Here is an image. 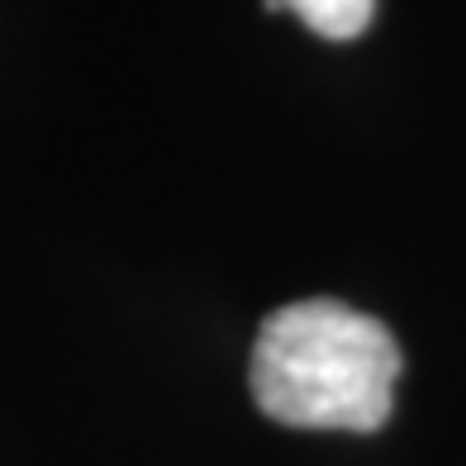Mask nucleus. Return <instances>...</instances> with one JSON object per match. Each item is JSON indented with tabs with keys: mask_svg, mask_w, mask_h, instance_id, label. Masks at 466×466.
Segmentation results:
<instances>
[{
	"mask_svg": "<svg viewBox=\"0 0 466 466\" xmlns=\"http://www.w3.org/2000/svg\"><path fill=\"white\" fill-rule=\"evenodd\" d=\"M400 348L390 329L343 300L277 309L252 348V400L290 429L376 433L390 419Z\"/></svg>",
	"mask_w": 466,
	"mask_h": 466,
	"instance_id": "f257e3e1",
	"label": "nucleus"
},
{
	"mask_svg": "<svg viewBox=\"0 0 466 466\" xmlns=\"http://www.w3.org/2000/svg\"><path fill=\"white\" fill-rule=\"evenodd\" d=\"M281 5L300 19L305 29H314L319 38H333V44L357 38L376 15V0H281Z\"/></svg>",
	"mask_w": 466,
	"mask_h": 466,
	"instance_id": "f03ea898",
	"label": "nucleus"
}]
</instances>
